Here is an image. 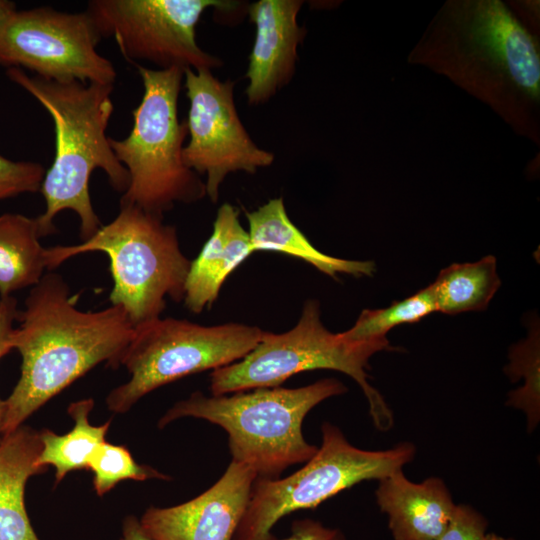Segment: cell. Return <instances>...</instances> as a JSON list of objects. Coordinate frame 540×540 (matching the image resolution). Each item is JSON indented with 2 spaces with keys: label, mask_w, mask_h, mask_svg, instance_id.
Instances as JSON below:
<instances>
[{
  "label": "cell",
  "mask_w": 540,
  "mask_h": 540,
  "mask_svg": "<svg viewBox=\"0 0 540 540\" xmlns=\"http://www.w3.org/2000/svg\"><path fill=\"white\" fill-rule=\"evenodd\" d=\"M408 62L447 77L539 145V44L503 2L446 1Z\"/></svg>",
  "instance_id": "cell-1"
},
{
  "label": "cell",
  "mask_w": 540,
  "mask_h": 540,
  "mask_svg": "<svg viewBox=\"0 0 540 540\" xmlns=\"http://www.w3.org/2000/svg\"><path fill=\"white\" fill-rule=\"evenodd\" d=\"M57 273L44 274L18 312L8 344L22 357L21 375L5 400L2 436L15 431L52 397L105 362L120 366L134 325L118 305L82 311Z\"/></svg>",
  "instance_id": "cell-2"
},
{
  "label": "cell",
  "mask_w": 540,
  "mask_h": 540,
  "mask_svg": "<svg viewBox=\"0 0 540 540\" xmlns=\"http://www.w3.org/2000/svg\"><path fill=\"white\" fill-rule=\"evenodd\" d=\"M6 75L44 107L54 125V159L40 188L46 208L35 218L39 236L55 233V216L69 209L78 215L85 241L102 226L89 193L94 169H102L111 186L122 194L130 181L106 135L114 110L113 85L46 80L28 76L20 68H9Z\"/></svg>",
  "instance_id": "cell-3"
},
{
  "label": "cell",
  "mask_w": 540,
  "mask_h": 540,
  "mask_svg": "<svg viewBox=\"0 0 540 540\" xmlns=\"http://www.w3.org/2000/svg\"><path fill=\"white\" fill-rule=\"evenodd\" d=\"M346 391L335 378L299 388H255L231 396H206L195 391L174 404L158 426L163 428L183 417L219 425L228 434L232 460L252 468L257 478L273 479L316 453L318 447L303 436V420L316 405Z\"/></svg>",
  "instance_id": "cell-4"
},
{
  "label": "cell",
  "mask_w": 540,
  "mask_h": 540,
  "mask_svg": "<svg viewBox=\"0 0 540 540\" xmlns=\"http://www.w3.org/2000/svg\"><path fill=\"white\" fill-rule=\"evenodd\" d=\"M88 252L109 257L111 305L121 306L134 327L161 317L166 298L183 301L191 261L180 248L175 227L163 217L120 205L118 215L81 244L46 248L47 270Z\"/></svg>",
  "instance_id": "cell-5"
},
{
  "label": "cell",
  "mask_w": 540,
  "mask_h": 540,
  "mask_svg": "<svg viewBox=\"0 0 540 540\" xmlns=\"http://www.w3.org/2000/svg\"><path fill=\"white\" fill-rule=\"evenodd\" d=\"M137 68L144 92L132 111V129L123 139L109 137V143L130 178L120 205H133L163 217L177 202L190 204L202 199L206 188L182 157L188 135L186 121L178 119L184 70Z\"/></svg>",
  "instance_id": "cell-6"
},
{
  "label": "cell",
  "mask_w": 540,
  "mask_h": 540,
  "mask_svg": "<svg viewBox=\"0 0 540 540\" xmlns=\"http://www.w3.org/2000/svg\"><path fill=\"white\" fill-rule=\"evenodd\" d=\"M393 350L388 340L356 342L343 333L329 331L321 321L320 304L307 300L296 325L283 333H264L256 347L239 361L214 370L212 395H226L255 388L278 387L304 371L329 369L345 373L361 387L369 413L379 431L394 424L391 409L369 382L370 357Z\"/></svg>",
  "instance_id": "cell-7"
},
{
  "label": "cell",
  "mask_w": 540,
  "mask_h": 540,
  "mask_svg": "<svg viewBox=\"0 0 540 540\" xmlns=\"http://www.w3.org/2000/svg\"><path fill=\"white\" fill-rule=\"evenodd\" d=\"M321 431V446L301 469L283 479L256 478L233 540H277L272 529L282 517L315 508L362 481H378L403 469L416 454L410 442L385 450L357 448L329 422Z\"/></svg>",
  "instance_id": "cell-8"
},
{
  "label": "cell",
  "mask_w": 540,
  "mask_h": 540,
  "mask_svg": "<svg viewBox=\"0 0 540 540\" xmlns=\"http://www.w3.org/2000/svg\"><path fill=\"white\" fill-rule=\"evenodd\" d=\"M264 333L257 326L242 323L204 326L171 317L135 326L120 360L130 379L108 394L107 408L115 413L127 412L163 385L239 361L256 347Z\"/></svg>",
  "instance_id": "cell-9"
},
{
  "label": "cell",
  "mask_w": 540,
  "mask_h": 540,
  "mask_svg": "<svg viewBox=\"0 0 540 540\" xmlns=\"http://www.w3.org/2000/svg\"><path fill=\"white\" fill-rule=\"evenodd\" d=\"M238 6L223 0H93L86 11L101 39H114L130 63L211 70L222 61L198 46L196 25L208 8L231 12Z\"/></svg>",
  "instance_id": "cell-10"
},
{
  "label": "cell",
  "mask_w": 540,
  "mask_h": 540,
  "mask_svg": "<svg viewBox=\"0 0 540 540\" xmlns=\"http://www.w3.org/2000/svg\"><path fill=\"white\" fill-rule=\"evenodd\" d=\"M100 40L87 11L16 9L0 26V66L58 82L114 85L115 67L96 50Z\"/></svg>",
  "instance_id": "cell-11"
},
{
  "label": "cell",
  "mask_w": 540,
  "mask_h": 540,
  "mask_svg": "<svg viewBox=\"0 0 540 540\" xmlns=\"http://www.w3.org/2000/svg\"><path fill=\"white\" fill-rule=\"evenodd\" d=\"M189 100L186 120L189 142L183 148L185 165L206 175V195L217 202L219 188L232 172L254 174L270 166L274 154L258 147L237 113L230 80L221 82L209 69H184Z\"/></svg>",
  "instance_id": "cell-12"
},
{
  "label": "cell",
  "mask_w": 540,
  "mask_h": 540,
  "mask_svg": "<svg viewBox=\"0 0 540 540\" xmlns=\"http://www.w3.org/2000/svg\"><path fill=\"white\" fill-rule=\"evenodd\" d=\"M256 478L252 468L231 460L205 492L172 507L148 508L140 525L152 540H233Z\"/></svg>",
  "instance_id": "cell-13"
},
{
  "label": "cell",
  "mask_w": 540,
  "mask_h": 540,
  "mask_svg": "<svg viewBox=\"0 0 540 540\" xmlns=\"http://www.w3.org/2000/svg\"><path fill=\"white\" fill-rule=\"evenodd\" d=\"M301 6L299 0H259L248 6L256 30L246 72L250 104L266 102L293 77L297 47L304 38L297 23Z\"/></svg>",
  "instance_id": "cell-14"
},
{
  "label": "cell",
  "mask_w": 540,
  "mask_h": 540,
  "mask_svg": "<svg viewBox=\"0 0 540 540\" xmlns=\"http://www.w3.org/2000/svg\"><path fill=\"white\" fill-rule=\"evenodd\" d=\"M375 498L394 540H438L456 506L441 478L415 483L402 469L378 480Z\"/></svg>",
  "instance_id": "cell-15"
},
{
  "label": "cell",
  "mask_w": 540,
  "mask_h": 540,
  "mask_svg": "<svg viewBox=\"0 0 540 540\" xmlns=\"http://www.w3.org/2000/svg\"><path fill=\"white\" fill-rule=\"evenodd\" d=\"M252 253L239 211L228 203L223 204L217 211L210 237L191 261L183 298L186 308L193 313L210 308L225 280Z\"/></svg>",
  "instance_id": "cell-16"
},
{
  "label": "cell",
  "mask_w": 540,
  "mask_h": 540,
  "mask_svg": "<svg viewBox=\"0 0 540 540\" xmlns=\"http://www.w3.org/2000/svg\"><path fill=\"white\" fill-rule=\"evenodd\" d=\"M245 215L254 252L272 251L299 258L334 279L338 274L363 277L376 271L373 261L341 259L316 249L290 220L281 197Z\"/></svg>",
  "instance_id": "cell-17"
},
{
  "label": "cell",
  "mask_w": 540,
  "mask_h": 540,
  "mask_svg": "<svg viewBox=\"0 0 540 540\" xmlns=\"http://www.w3.org/2000/svg\"><path fill=\"white\" fill-rule=\"evenodd\" d=\"M42 448L40 432L20 426L0 439V540H39L29 520L25 485L37 466Z\"/></svg>",
  "instance_id": "cell-18"
},
{
  "label": "cell",
  "mask_w": 540,
  "mask_h": 540,
  "mask_svg": "<svg viewBox=\"0 0 540 540\" xmlns=\"http://www.w3.org/2000/svg\"><path fill=\"white\" fill-rule=\"evenodd\" d=\"M35 218L18 213L0 215V297L35 286L44 276L46 248L40 243Z\"/></svg>",
  "instance_id": "cell-19"
},
{
  "label": "cell",
  "mask_w": 540,
  "mask_h": 540,
  "mask_svg": "<svg viewBox=\"0 0 540 540\" xmlns=\"http://www.w3.org/2000/svg\"><path fill=\"white\" fill-rule=\"evenodd\" d=\"M501 281L494 256L476 262L455 263L442 269L429 285L436 310L444 314H459L485 310Z\"/></svg>",
  "instance_id": "cell-20"
},
{
  "label": "cell",
  "mask_w": 540,
  "mask_h": 540,
  "mask_svg": "<svg viewBox=\"0 0 540 540\" xmlns=\"http://www.w3.org/2000/svg\"><path fill=\"white\" fill-rule=\"evenodd\" d=\"M93 406L94 400L91 398L71 403L68 413L74 420V427L64 435L50 430L40 432L42 448L37 466L45 470L53 466L56 483L73 470L87 469L89 458L105 442L110 421L99 426L91 425L88 416Z\"/></svg>",
  "instance_id": "cell-21"
},
{
  "label": "cell",
  "mask_w": 540,
  "mask_h": 540,
  "mask_svg": "<svg viewBox=\"0 0 540 540\" xmlns=\"http://www.w3.org/2000/svg\"><path fill=\"white\" fill-rule=\"evenodd\" d=\"M436 311L432 291L427 286L386 308L364 309L354 325L342 333L356 342L384 341L388 340L386 335L394 327L418 322Z\"/></svg>",
  "instance_id": "cell-22"
},
{
  "label": "cell",
  "mask_w": 540,
  "mask_h": 540,
  "mask_svg": "<svg viewBox=\"0 0 540 540\" xmlns=\"http://www.w3.org/2000/svg\"><path fill=\"white\" fill-rule=\"evenodd\" d=\"M509 359L506 374L513 382L523 377L525 384L509 393L507 405L525 413L527 430L532 432L540 419L539 332L535 326L529 337L511 348Z\"/></svg>",
  "instance_id": "cell-23"
},
{
  "label": "cell",
  "mask_w": 540,
  "mask_h": 540,
  "mask_svg": "<svg viewBox=\"0 0 540 540\" xmlns=\"http://www.w3.org/2000/svg\"><path fill=\"white\" fill-rule=\"evenodd\" d=\"M87 469L93 473V486L98 496H103L123 480L169 479L148 465L138 464L125 446L106 441L89 458Z\"/></svg>",
  "instance_id": "cell-24"
},
{
  "label": "cell",
  "mask_w": 540,
  "mask_h": 540,
  "mask_svg": "<svg viewBox=\"0 0 540 540\" xmlns=\"http://www.w3.org/2000/svg\"><path fill=\"white\" fill-rule=\"evenodd\" d=\"M45 172L38 162L13 161L0 154V200L40 191Z\"/></svg>",
  "instance_id": "cell-25"
},
{
  "label": "cell",
  "mask_w": 540,
  "mask_h": 540,
  "mask_svg": "<svg viewBox=\"0 0 540 540\" xmlns=\"http://www.w3.org/2000/svg\"><path fill=\"white\" fill-rule=\"evenodd\" d=\"M488 521L468 504H456L450 522L438 540H484Z\"/></svg>",
  "instance_id": "cell-26"
},
{
  "label": "cell",
  "mask_w": 540,
  "mask_h": 540,
  "mask_svg": "<svg viewBox=\"0 0 540 540\" xmlns=\"http://www.w3.org/2000/svg\"><path fill=\"white\" fill-rule=\"evenodd\" d=\"M17 300L13 296L0 299V358L11 351L8 339L18 316ZM5 416V400L0 398V439Z\"/></svg>",
  "instance_id": "cell-27"
},
{
  "label": "cell",
  "mask_w": 540,
  "mask_h": 540,
  "mask_svg": "<svg viewBox=\"0 0 540 540\" xmlns=\"http://www.w3.org/2000/svg\"><path fill=\"white\" fill-rule=\"evenodd\" d=\"M282 540H346V537L338 528L305 518L292 522L290 535Z\"/></svg>",
  "instance_id": "cell-28"
},
{
  "label": "cell",
  "mask_w": 540,
  "mask_h": 540,
  "mask_svg": "<svg viewBox=\"0 0 540 540\" xmlns=\"http://www.w3.org/2000/svg\"><path fill=\"white\" fill-rule=\"evenodd\" d=\"M119 540H152L142 529L139 519L129 515L123 520L122 534Z\"/></svg>",
  "instance_id": "cell-29"
},
{
  "label": "cell",
  "mask_w": 540,
  "mask_h": 540,
  "mask_svg": "<svg viewBox=\"0 0 540 540\" xmlns=\"http://www.w3.org/2000/svg\"><path fill=\"white\" fill-rule=\"evenodd\" d=\"M518 4H513L515 7V10L518 12H521L522 19H528L529 26L539 27L537 24L539 23V13L536 11V4H531L530 1L528 2H517Z\"/></svg>",
  "instance_id": "cell-30"
},
{
  "label": "cell",
  "mask_w": 540,
  "mask_h": 540,
  "mask_svg": "<svg viewBox=\"0 0 540 540\" xmlns=\"http://www.w3.org/2000/svg\"><path fill=\"white\" fill-rule=\"evenodd\" d=\"M16 10V5L12 1L0 0V26L6 18Z\"/></svg>",
  "instance_id": "cell-31"
},
{
  "label": "cell",
  "mask_w": 540,
  "mask_h": 540,
  "mask_svg": "<svg viewBox=\"0 0 540 540\" xmlns=\"http://www.w3.org/2000/svg\"><path fill=\"white\" fill-rule=\"evenodd\" d=\"M484 540H514L512 538H505L503 536H500L498 534H495V533H488L486 534L485 536V539Z\"/></svg>",
  "instance_id": "cell-32"
}]
</instances>
